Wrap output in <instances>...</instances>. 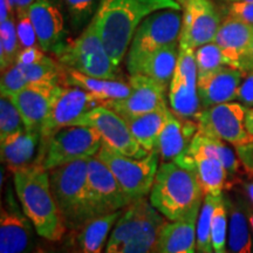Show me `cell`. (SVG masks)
<instances>
[{
	"label": "cell",
	"mask_w": 253,
	"mask_h": 253,
	"mask_svg": "<svg viewBox=\"0 0 253 253\" xmlns=\"http://www.w3.org/2000/svg\"><path fill=\"white\" fill-rule=\"evenodd\" d=\"M177 0H100L94 19L115 67L125 59L138 25L155 12L179 9Z\"/></svg>",
	"instance_id": "cell-1"
},
{
	"label": "cell",
	"mask_w": 253,
	"mask_h": 253,
	"mask_svg": "<svg viewBox=\"0 0 253 253\" xmlns=\"http://www.w3.org/2000/svg\"><path fill=\"white\" fill-rule=\"evenodd\" d=\"M14 186L38 235L49 242L61 240L67 227L53 195L48 170L36 163L23 168L14 172Z\"/></svg>",
	"instance_id": "cell-2"
},
{
	"label": "cell",
	"mask_w": 253,
	"mask_h": 253,
	"mask_svg": "<svg viewBox=\"0 0 253 253\" xmlns=\"http://www.w3.org/2000/svg\"><path fill=\"white\" fill-rule=\"evenodd\" d=\"M203 195L194 172L175 162H163L155 177L150 203L170 221L197 219Z\"/></svg>",
	"instance_id": "cell-3"
},
{
	"label": "cell",
	"mask_w": 253,
	"mask_h": 253,
	"mask_svg": "<svg viewBox=\"0 0 253 253\" xmlns=\"http://www.w3.org/2000/svg\"><path fill=\"white\" fill-rule=\"evenodd\" d=\"M163 217L144 197L123 210L107 243L104 253H157Z\"/></svg>",
	"instance_id": "cell-4"
},
{
	"label": "cell",
	"mask_w": 253,
	"mask_h": 253,
	"mask_svg": "<svg viewBox=\"0 0 253 253\" xmlns=\"http://www.w3.org/2000/svg\"><path fill=\"white\" fill-rule=\"evenodd\" d=\"M50 186L67 229L79 230L95 216L88 185V160L49 170Z\"/></svg>",
	"instance_id": "cell-5"
},
{
	"label": "cell",
	"mask_w": 253,
	"mask_h": 253,
	"mask_svg": "<svg viewBox=\"0 0 253 253\" xmlns=\"http://www.w3.org/2000/svg\"><path fill=\"white\" fill-rule=\"evenodd\" d=\"M182 24V14L177 9H162L145 18L138 25L126 54L129 74H138L145 60L156 50L179 42Z\"/></svg>",
	"instance_id": "cell-6"
},
{
	"label": "cell",
	"mask_w": 253,
	"mask_h": 253,
	"mask_svg": "<svg viewBox=\"0 0 253 253\" xmlns=\"http://www.w3.org/2000/svg\"><path fill=\"white\" fill-rule=\"evenodd\" d=\"M65 68H71L93 78L116 80V69L103 45L94 18L75 40H68L55 53Z\"/></svg>",
	"instance_id": "cell-7"
},
{
	"label": "cell",
	"mask_w": 253,
	"mask_h": 253,
	"mask_svg": "<svg viewBox=\"0 0 253 253\" xmlns=\"http://www.w3.org/2000/svg\"><path fill=\"white\" fill-rule=\"evenodd\" d=\"M102 147L99 132L89 126H67L40 142L36 164L46 170L65 166L74 161L89 160Z\"/></svg>",
	"instance_id": "cell-8"
},
{
	"label": "cell",
	"mask_w": 253,
	"mask_h": 253,
	"mask_svg": "<svg viewBox=\"0 0 253 253\" xmlns=\"http://www.w3.org/2000/svg\"><path fill=\"white\" fill-rule=\"evenodd\" d=\"M96 156L109 168L132 201L143 198L151 191L160 161L157 150L150 151L142 158H136L126 156L102 143Z\"/></svg>",
	"instance_id": "cell-9"
},
{
	"label": "cell",
	"mask_w": 253,
	"mask_h": 253,
	"mask_svg": "<svg viewBox=\"0 0 253 253\" xmlns=\"http://www.w3.org/2000/svg\"><path fill=\"white\" fill-rule=\"evenodd\" d=\"M74 126L94 128L102 138L103 144L126 156L142 158L149 154L136 141L126 120L102 104L78 119L72 126Z\"/></svg>",
	"instance_id": "cell-10"
},
{
	"label": "cell",
	"mask_w": 253,
	"mask_h": 253,
	"mask_svg": "<svg viewBox=\"0 0 253 253\" xmlns=\"http://www.w3.org/2000/svg\"><path fill=\"white\" fill-rule=\"evenodd\" d=\"M170 108L178 118L191 119L201 112L198 96V72L195 49L179 43V54L169 86Z\"/></svg>",
	"instance_id": "cell-11"
},
{
	"label": "cell",
	"mask_w": 253,
	"mask_h": 253,
	"mask_svg": "<svg viewBox=\"0 0 253 253\" xmlns=\"http://www.w3.org/2000/svg\"><path fill=\"white\" fill-rule=\"evenodd\" d=\"M246 107L226 102L201 110L196 115L198 132L236 145L252 138L245 126Z\"/></svg>",
	"instance_id": "cell-12"
},
{
	"label": "cell",
	"mask_w": 253,
	"mask_h": 253,
	"mask_svg": "<svg viewBox=\"0 0 253 253\" xmlns=\"http://www.w3.org/2000/svg\"><path fill=\"white\" fill-rule=\"evenodd\" d=\"M183 7V24L179 43L197 49L212 42L221 21L211 0H177Z\"/></svg>",
	"instance_id": "cell-13"
},
{
	"label": "cell",
	"mask_w": 253,
	"mask_h": 253,
	"mask_svg": "<svg viewBox=\"0 0 253 253\" xmlns=\"http://www.w3.org/2000/svg\"><path fill=\"white\" fill-rule=\"evenodd\" d=\"M88 185L96 217L122 210L132 202L109 168L97 156L88 160Z\"/></svg>",
	"instance_id": "cell-14"
},
{
	"label": "cell",
	"mask_w": 253,
	"mask_h": 253,
	"mask_svg": "<svg viewBox=\"0 0 253 253\" xmlns=\"http://www.w3.org/2000/svg\"><path fill=\"white\" fill-rule=\"evenodd\" d=\"M100 104L99 100L81 88L61 87L41 128V140L49 137L60 129L72 126L78 119Z\"/></svg>",
	"instance_id": "cell-15"
},
{
	"label": "cell",
	"mask_w": 253,
	"mask_h": 253,
	"mask_svg": "<svg viewBox=\"0 0 253 253\" xmlns=\"http://www.w3.org/2000/svg\"><path fill=\"white\" fill-rule=\"evenodd\" d=\"M129 86L131 88L129 96L121 100L106 101L102 106L113 109L128 121L136 116L156 110L166 103V89L143 74L130 75Z\"/></svg>",
	"instance_id": "cell-16"
},
{
	"label": "cell",
	"mask_w": 253,
	"mask_h": 253,
	"mask_svg": "<svg viewBox=\"0 0 253 253\" xmlns=\"http://www.w3.org/2000/svg\"><path fill=\"white\" fill-rule=\"evenodd\" d=\"M60 89V84H31L15 94L8 95L23 116L27 130L41 131Z\"/></svg>",
	"instance_id": "cell-17"
},
{
	"label": "cell",
	"mask_w": 253,
	"mask_h": 253,
	"mask_svg": "<svg viewBox=\"0 0 253 253\" xmlns=\"http://www.w3.org/2000/svg\"><path fill=\"white\" fill-rule=\"evenodd\" d=\"M11 199L0 213V253H32L36 227Z\"/></svg>",
	"instance_id": "cell-18"
},
{
	"label": "cell",
	"mask_w": 253,
	"mask_h": 253,
	"mask_svg": "<svg viewBox=\"0 0 253 253\" xmlns=\"http://www.w3.org/2000/svg\"><path fill=\"white\" fill-rule=\"evenodd\" d=\"M253 39V25L235 18L227 17L218 28L213 42L223 50L231 67L244 71L251 67L249 61V50Z\"/></svg>",
	"instance_id": "cell-19"
},
{
	"label": "cell",
	"mask_w": 253,
	"mask_h": 253,
	"mask_svg": "<svg viewBox=\"0 0 253 253\" xmlns=\"http://www.w3.org/2000/svg\"><path fill=\"white\" fill-rule=\"evenodd\" d=\"M36 28L38 42L43 52L56 53L66 43L65 19L60 9L49 0H37L28 9Z\"/></svg>",
	"instance_id": "cell-20"
},
{
	"label": "cell",
	"mask_w": 253,
	"mask_h": 253,
	"mask_svg": "<svg viewBox=\"0 0 253 253\" xmlns=\"http://www.w3.org/2000/svg\"><path fill=\"white\" fill-rule=\"evenodd\" d=\"M244 73L231 66L198 77V96L201 107L210 108L216 104L231 102L237 97Z\"/></svg>",
	"instance_id": "cell-21"
},
{
	"label": "cell",
	"mask_w": 253,
	"mask_h": 253,
	"mask_svg": "<svg viewBox=\"0 0 253 253\" xmlns=\"http://www.w3.org/2000/svg\"><path fill=\"white\" fill-rule=\"evenodd\" d=\"M172 162L194 172L205 195H221L226 183L227 170L219 160L202 151L186 149Z\"/></svg>",
	"instance_id": "cell-22"
},
{
	"label": "cell",
	"mask_w": 253,
	"mask_h": 253,
	"mask_svg": "<svg viewBox=\"0 0 253 253\" xmlns=\"http://www.w3.org/2000/svg\"><path fill=\"white\" fill-rule=\"evenodd\" d=\"M182 120L170 108L156 149L163 162H172L177 156L184 153L192 138L197 134V125Z\"/></svg>",
	"instance_id": "cell-23"
},
{
	"label": "cell",
	"mask_w": 253,
	"mask_h": 253,
	"mask_svg": "<svg viewBox=\"0 0 253 253\" xmlns=\"http://www.w3.org/2000/svg\"><path fill=\"white\" fill-rule=\"evenodd\" d=\"M41 134L27 129L1 140V161L11 171L26 168L36 162L39 154Z\"/></svg>",
	"instance_id": "cell-24"
},
{
	"label": "cell",
	"mask_w": 253,
	"mask_h": 253,
	"mask_svg": "<svg viewBox=\"0 0 253 253\" xmlns=\"http://www.w3.org/2000/svg\"><path fill=\"white\" fill-rule=\"evenodd\" d=\"M63 82L67 86L79 87L88 91L95 99L99 100L101 104L110 100L126 99L131 91L129 84L118 80L93 78L71 68H65Z\"/></svg>",
	"instance_id": "cell-25"
},
{
	"label": "cell",
	"mask_w": 253,
	"mask_h": 253,
	"mask_svg": "<svg viewBox=\"0 0 253 253\" xmlns=\"http://www.w3.org/2000/svg\"><path fill=\"white\" fill-rule=\"evenodd\" d=\"M197 219L164 223L158 237L157 253H195Z\"/></svg>",
	"instance_id": "cell-26"
},
{
	"label": "cell",
	"mask_w": 253,
	"mask_h": 253,
	"mask_svg": "<svg viewBox=\"0 0 253 253\" xmlns=\"http://www.w3.org/2000/svg\"><path fill=\"white\" fill-rule=\"evenodd\" d=\"M169 112L170 108L166 102L156 110L136 116L126 121L136 141L149 153L157 149L158 140L167 122Z\"/></svg>",
	"instance_id": "cell-27"
},
{
	"label": "cell",
	"mask_w": 253,
	"mask_h": 253,
	"mask_svg": "<svg viewBox=\"0 0 253 253\" xmlns=\"http://www.w3.org/2000/svg\"><path fill=\"white\" fill-rule=\"evenodd\" d=\"M123 210L94 217L80 227L78 236L80 253H103L112 227L119 220Z\"/></svg>",
	"instance_id": "cell-28"
},
{
	"label": "cell",
	"mask_w": 253,
	"mask_h": 253,
	"mask_svg": "<svg viewBox=\"0 0 253 253\" xmlns=\"http://www.w3.org/2000/svg\"><path fill=\"white\" fill-rule=\"evenodd\" d=\"M178 54L179 42L163 47L145 60L138 74L150 78L167 90L175 73Z\"/></svg>",
	"instance_id": "cell-29"
},
{
	"label": "cell",
	"mask_w": 253,
	"mask_h": 253,
	"mask_svg": "<svg viewBox=\"0 0 253 253\" xmlns=\"http://www.w3.org/2000/svg\"><path fill=\"white\" fill-rule=\"evenodd\" d=\"M229 208L227 253H252V240L248 218L239 205L226 202Z\"/></svg>",
	"instance_id": "cell-30"
},
{
	"label": "cell",
	"mask_w": 253,
	"mask_h": 253,
	"mask_svg": "<svg viewBox=\"0 0 253 253\" xmlns=\"http://www.w3.org/2000/svg\"><path fill=\"white\" fill-rule=\"evenodd\" d=\"M186 149L202 151V153H205L209 156L217 158L225 167L227 173L233 175V173L238 171L239 161L236 154L225 143H223V141L219 140V138L210 137V136L199 134L197 131V134L192 138L191 143L189 144Z\"/></svg>",
	"instance_id": "cell-31"
},
{
	"label": "cell",
	"mask_w": 253,
	"mask_h": 253,
	"mask_svg": "<svg viewBox=\"0 0 253 253\" xmlns=\"http://www.w3.org/2000/svg\"><path fill=\"white\" fill-rule=\"evenodd\" d=\"M223 195H205L203 204L197 218L196 224V237H197V252L210 253L212 252V243H211V225L212 218L218 202Z\"/></svg>",
	"instance_id": "cell-32"
},
{
	"label": "cell",
	"mask_w": 253,
	"mask_h": 253,
	"mask_svg": "<svg viewBox=\"0 0 253 253\" xmlns=\"http://www.w3.org/2000/svg\"><path fill=\"white\" fill-rule=\"evenodd\" d=\"M21 47L19 42L15 26V17L5 21H0V66L1 72L13 66L20 53Z\"/></svg>",
	"instance_id": "cell-33"
},
{
	"label": "cell",
	"mask_w": 253,
	"mask_h": 253,
	"mask_svg": "<svg viewBox=\"0 0 253 253\" xmlns=\"http://www.w3.org/2000/svg\"><path fill=\"white\" fill-rule=\"evenodd\" d=\"M25 122L13 101L6 94L0 96V140L25 130Z\"/></svg>",
	"instance_id": "cell-34"
},
{
	"label": "cell",
	"mask_w": 253,
	"mask_h": 253,
	"mask_svg": "<svg viewBox=\"0 0 253 253\" xmlns=\"http://www.w3.org/2000/svg\"><path fill=\"white\" fill-rule=\"evenodd\" d=\"M195 59L196 65H197L198 77L216 71L223 66H229L223 50L213 41L198 47L195 50Z\"/></svg>",
	"instance_id": "cell-35"
},
{
	"label": "cell",
	"mask_w": 253,
	"mask_h": 253,
	"mask_svg": "<svg viewBox=\"0 0 253 253\" xmlns=\"http://www.w3.org/2000/svg\"><path fill=\"white\" fill-rule=\"evenodd\" d=\"M227 205L221 196L214 210L211 225V243L214 252H226L227 242Z\"/></svg>",
	"instance_id": "cell-36"
},
{
	"label": "cell",
	"mask_w": 253,
	"mask_h": 253,
	"mask_svg": "<svg viewBox=\"0 0 253 253\" xmlns=\"http://www.w3.org/2000/svg\"><path fill=\"white\" fill-rule=\"evenodd\" d=\"M62 1L74 27H82L86 25L88 20L96 13L100 4L97 0H62Z\"/></svg>",
	"instance_id": "cell-37"
},
{
	"label": "cell",
	"mask_w": 253,
	"mask_h": 253,
	"mask_svg": "<svg viewBox=\"0 0 253 253\" xmlns=\"http://www.w3.org/2000/svg\"><path fill=\"white\" fill-rule=\"evenodd\" d=\"M15 26L21 49L28 47H40L34 25L32 23L28 12L15 15Z\"/></svg>",
	"instance_id": "cell-38"
},
{
	"label": "cell",
	"mask_w": 253,
	"mask_h": 253,
	"mask_svg": "<svg viewBox=\"0 0 253 253\" xmlns=\"http://www.w3.org/2000/svg\"><path fill=\"white\" fill-rule=\"evenodd\" d=\"M27 86L26 81L21 74L20 68L17 65L11 66V67L1 72V82H0V90L1 94L12 95L17 91L21 90Z\"/></svg>",
	"instance_id": "cell-39"
},
{
	"label": "cell",
	"mask_w": 253,
	"mask_h": 253,
	"mask_svg": "<svg viewBox=\"0 0 253 253\" xmlns=\"http://www.w3.org/2000/svg\"><path fill=\"white\" fill-rule=\"evenodd\" d=\"M227 17L253 25V1L250 2H230L225 6Z\"/></svg>",
	"instance_id": "cell-40"
},
{
	"label": "cell",
	"mask_w": 253,
	"mask_h": 253,
	"mask_svg": "<svg viewBox=\"0 0 253 253\" xmlns=\"http://www.w3.org/2000/svg\"><path fill=\"white\" fill-rule=\"evenodd\" d=\"M237 100L245 107H253V72L244 75L237 91Z\"/></svg>",
	"instance_id": "cell-41"
},
{
	"label": "cell",
	"mask_w": 253,
	"mask_h": 253,
	"mask_svg": "<svg viewBox=\"0 0 253 253\" xmlns=\"http://www.w3.org/2000/svg\"><path fill=\"white\" fill-rule=\"evenodd\" d=\"M236 153L239 162L250 175H253V137L244 143L236 144Z\"/></svg>",
	"instance_id": "cell-42"
},
{
	"label": "cell",
	"mask_w": 253,
	"mask_h": 253,
	"mask_svg": "<svg viewBox=\"0 0 253 253\" xmlns=\"http://www.w3.org/2000/svg\"><path fill=\"white\" fill-rule=\"evenodd\" d=\"M47 55L45 54V52L40 47H28V48H24L20 50L15 63H20V65H33V63L40 62Z\"/></svg>",
	"instance_id": "cell-43"
},
{
	"label": "cell",
	"mask_w": 253,
	"mask_h": 253,
	"mask_svg": "<svg viewBox=\"0 0 253 253\" xmlns=\"http://www.w3.org/2000/svg\"><path fill=\"white\" fill-rule=\"evenodd\" d=\"M37 0H9L12 9H13L15 15L28 12V9H30L31 6Z\"/></svg>",
	"instance_id": "cell-44"
},
{
	"label": "cell",
	"mask_w": 253,
	"mask_h": 253,
	"mask_svg": "<svg viewBox=\"0 0 253 253\" xmlns=\"http://www.w3.org/2000/svg\"><path fill=\"white\" fill-rule=\"evenodd\" d=\"M12 17H15V14L9 0H0V21H5Z\"/></svg>",
	"instance_id": "cell-45"
},
{
	"label": "cell",
	"mask_w": 253,
	"mask_h": 253,
	"mask_svg": "<svg viewBox=\"0 0 253 253\" xmlns=\"http://www.w3.org/2000/svg\"><path fill=\"white\" fill-rule=\"evenodd\" d=\"M245 126L246 130L253 137V108H246V118H245Z\"/></svg>",
	"instance_id": "cell-46"
},
{
	"label": "cell",
	"mask_w": 253,
	"mask_h": 253,
	"mask_svg": "<svg viewBox=\"0 0 253 253\" xmlns=\"http://www.w3.org/2000/svg\"><path fill=\"white\" fill-rule=\"evenodd\" d=\"M249 61H250V65H251L253 68V39H252L251 46H250V50H249Z\"/></svg>",
	"instance_id": "cell-47"
},
{
	"label": "cell",
	"mask_w": 253,
	"mask_h": 253,
	"mask_svg": "<svg viewBox=\"0 0 253 253\" xmlns=\"http://www.w3.org/2000/svg\"><path fill=\"white\" fill-rule=\"evenodd\" d=\"M246 191H248L250 198H251V201L253 203V183H250V184L246 185Z\"/></svg>",
	"instance_id": "cell-48"
},
{
	"label": "cell",
	"mask_w": 253,
	"mask_h": 253,
	"mask_svg": "<svg viewBox=\"0 0 253 253\" xmlns=\"http://www.w3.org/2000/svg\"><path fill=\"white\" fill-rule=\"evenodd\" d=\"M223 1L230 4V2H250V1H253V0H223Z\"/></svg>",
	"instance_id": "cell-49"
},
{
	"label": "cell",
	"mask_w": 253,
	"mask_h": 253,
	"mask_svg": "<svg viewBox=\"0 0 253 253\" xmlns=\"http://www.w3.org/2000/svg\"><path fill=\"white\" fill-rule=\"evenodd\" d=\"M250 224H251L252 230H253V212H251V214H250Z\"/></svg>",
	"instance_id": "cell-50"
},
{
	"label": "cell",
	"mask_w": 253,
	"mask_h": 253,
	"mask_svg": "<svg viewBox=\"0 0 253 253\" xmlns=\"http://www.w3.org/2000/svg\"><path fill=\"white\" fill-rule=\"evenodd\" d=\"M34 253H43V252L41 251V250H38V251H37V252H34Z\"/></svg>",
	"instance_id": "cell-51"
},
{
	"label": "cell",
	"mask_w": 253,
	"mask_h": 253,
	"mask_svg": "<svg viewBox=\"0 0 253 253\" xmlns=\"http://www.w3.org/2000/svg\"><path fill=\"white\" fill-rule=\"evenodd\" d=\"M210 253H227V251L226 252H210Z\"/></svg>",
	"instance_id": "cell-52"
}]
</instances>
